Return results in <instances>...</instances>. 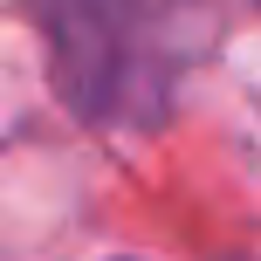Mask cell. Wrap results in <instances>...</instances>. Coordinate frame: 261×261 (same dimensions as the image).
<instances>
[{"instance_id": "1", "label": "cell", "mask_w": 261, "mask_h": 261, "mask_svg": "<svg viewBox=\"0 0 261 261\" xmlns=\"http://www.w3.org/2000/svg\"><path fill=\"white\" fill-rule=\"evenodd\" d=\"M48 83L90 130L172 124L193 69L213 55V0H28Z\"/></svg>"}]
</instances>
